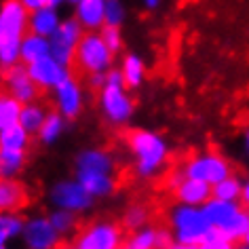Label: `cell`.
Masks as SVG:
<instances>
[{"mask_svg": "<svg viewBox=\"0 0 249 249\" xmlns=\"http://www.w3.org/2000/svg\"><path fill=\"white\" fill-rule=\"evenodd\" d=\"M28 32V11L19 0H7L0 7V66L7 68L19 61V45Z\"/></svg>", "mask_w": 249, "mask_h": 249, "instance_id": "cell-1", "label": "cell"}, {"mask_svg": "<svg viewBox=\"0 0 249 249\" xmlns=\"http://www.w3.org/2000/svg\"><path fill=\"white\" fill-rule=\"evenodd\" d=\"M129 148L135 157V169L142 178H148L160 169L167 157L165 142L150 131H133L129 135Z\"/></svg>", "mask_w": 249, "mask_h": 249, "instance_id": "cell-2", "label": "cell"}, {"mask_svg": "<svg viewBox=\"0 0 249 249\" xmlns=\"http://www.w3.org/2000/svg\"><path fill=\"white\" fill-rule=\"evenodd\" d=\"M99 106L110 123H124L133 114V102L124 91L121 70L106 72V83L102 87V93H99Z\"/></svg>", "mask_w": 249, "mask_h": 249, "instance_id": "cell-3", "label": "cell"}, {"mask_svg": "<svg viewBox=\"0 0 249 249\" xmlns=\"http://www.w3.org/2000/svg\"><path fill=\"white\" fill-rule=\"evenodd\" d=\"M114 53L106 47V42L99 32H85L76 47L74 64L80 72L95 74V72H108L112 66Z\"/></svg>", "mask_w": 249, "mask_h": 249, "instance_id": "cell-4", "label": "cell"}, {"mask_svg": "<svg viewBox=\"0 0 249 249\" xmlns=\"http://www.w3.org/2000/svg\"><path fill=\"white\" fill-rule=\"evenodd\" d=\"M171 224L173 230H176L178 243H186V245H195V247L205 239V234L211 228L209 220L205 217V211L192 207V205H184V207H178L173 211Z\"/></svg>", "mask_w": 249, "mask_h": 249, "instance_id": "cell-5", "label": "cell"}, {"mask_svg": "<svg viewBox=\"0 0 249 249\" xmlns=\"http://www.w3.org/2000/svg\"><path fill=\"white\" fill-rule=\"evenodd\" d=\"M85 34V28L80 26L76 19H61L59 28L49 36V47H51V55L64 66L74 64V55H76V47Z\"/></svg>", "mask_w": 249, "mask_h": 249, "instance_id": "cell-6", "label": "cell"}, {"mask_svg": "<svg viewBox=\"0 0 249 249\" xmlns=\"http://www.w3.org/2000/svg\"><path fill=\"white\" fill-rule=\"evenodd\" d=\"M53 207L68 209L72 213H83L93 205V196L85 190V186L78 179H61L49 192Z\"/></svg>", "mask_w": 249, "mask_h": 249, "instance_id": "cell-7", "label": "cell"}, {"mask_svg": "<svg viewBox=\"0 0 249 249\" xmlns=\"http://www.w3.org/2000/svg\"><path fill=\"white\" fill-rule=\"evenodd\" d=\"M74 247L76 249H121L123 228L112 222H95L78 234Z\"/></svg>", "mask_w": 249, "mask_h": 249, "instance_id": "cell-8", "label": "cell"}, {"mask_svg": "<svg viewBox=\"0 0 249 249\" xmlns=\"http://www.w3.org/2000/svg\"><path fill=\"white\" fill-rule=\"evenodd\" d=\"M21 243L26 249H57L61 236L57 230L53 228V224L45 215H36L23 222L21 228Z\"/></svg>", "mask_w": 249, "mask_h": 249, "instance_id": "cell-9", "label": "cell"}, {"mask_svg": "<svg viewBox=\"0 0 249 249\" xmlns=\"http://www.w3.org/2000/svg\"><path fill=\"white\" fill-rule=\"evenodd\" d=\"M4 87L7 93L19 104H30L36 102L38 97V85L34 83V78L30 76L28 66H23L21 61H17L15 66L7 68V76H4Z\"/></svg>", "mask_w": 249, "mask_h": 249, "instance_id": "cell-10", "label": "cell"}, {"mask_svg": "<svg viewBox=\"0 0 249 249\" xmlns=\"http://www.w3.org/2000/svg\"><path fill=\"white\" fill-rule=\"evenodd\" d=\"M30 76L34 78V83L38 85V89H55L59 83H64L70 74V66H64L61 61H57L53 55H47L38 61L28 66Z\"/></svg>", "mask_w": 249, "mask_h": 249, "instance_id": "cell-11", "label": "cell"}, {"mask_svg": "<svg viewBox=\"0 0 249 249\" xmlns=\"http://www.w3.org/2000/svg\"><path fill=\"white\" fill-rule=\"evenodd\" d=\"M230 167L222 157L217 154H207V157H198L192 159L188 165H186L184 176L186 178H195V179H203L207 184H217L220 179L228 178Z\"/></svg>", "mask_w": 249, "mask_h": 249, "instance_id": "cell-12", "label": "cell"}, {"mask_svg": "<svg viewBox=\"0 0 249 249\" xmlns=\"http://www.w3.org/2000/svg\"><path fill=\"white\" fill-rule=\"evenodd\" d=\"M55 106L64 118H74L83 110V91L74 76H68L64 83L55 87Z\"/></svg>", "mask_w": 249, "mask_h": 249, "instance_id": "cell-13", "label": "cell"}, {"mask_svg": "<svg viewBox=\"0 0 249 249\" xmlns=\"http://www.w3.org/2000/svg\"><path fill=\"white\" fill-rule=\"evenodd\" d=\"M59 23L61 17L57 13V7H53V4H45V7L28 13V30L34 34L47 36V38L59 28Z\"/></svg>", "mask_w": 249, "mask_h": 249, "instance_id": "cell-14", "label": "cell"}, {"mask_svg": "<svg viewBox=\"0 0 249 249\" xmlns=\"http://www.w3.org/2000/svg\"><path fill=\"white\" fill-rule=\"evenodd\" d=\"M106 0H78L76 2V19L89 32H95L104 26Z\"/></svg>", "mask_w": 249, "mask_h": 249, "instance_id": "cell-15", "label": "cell"}, {"mask_svg": "<svg viewBox=\"0 0 249 249\" xmlns=\"http://www.w3.org/2000/svg\"><path fill=\"white\" fill-rule=\"evenodd\" d=\"M176 192H178V198L184 205L196 207V205H205L211 198V184L195 178H184L176 188Z\"/></svg>", "mask_w": 249, "mask_h": 249, "instance_id": "cell-16", "label": "cell"}, {"mask_svg": "<svg viewBox=\"0 0 249 249\" xmlns=\"http://www.w3.org/2000/svg\"><path fill=\"white\" fill-rule=\"evenodd\" d=\"M47 55H51L49 38L28 30L26 36H23V40H21V45H19V61L23 66H30V64H34V61L47 57Z\"/></svg>", "mask_w": 249, "mask_h": 249, "instance_id": "cell-17", "label": "cell"}, {"mask_svg": "<svg viewBox=\"0 0 249 249\" xmlns=\"http://www.w3.org/2000/svg\"><path fill=\"white\" fill-rule=\"evenodd\" d=\"M76 179L85 186V190L89 192L93 198L108 196L114 190V176L104 171H76Z\"/></svg>", "mask_w": 249, "mask_h": 249, "instance_id": "cell-18", "label": "cell"}, {"mask_svg": "<svg viewBox=\"0 0 249 249\" xmlns=\"http://www.w3.org/2000/svg\"><path fill=\"white\" fill-rule=\"evenodd\" d=\"M76 171H104V173H114V160L106 150L89 148L83 150L76 159Z\"/></svg>", "mask_w": 249, "mask_h": 249, "instance_id": "cell-19", "label": "cell"}, {"mask_svg": "<svg viewBox=\"0 0 249 249\" xmlns=\"http://www.w3.org/2000/svg\"><path fill=\"white\" fill-rule=\"evenodd\" d=\"M26 203V190L13 178H0V211H17Z\"/></svg>", "mask_w": 249, "mask_h": 249, "instance_id": "cell-20", "label": "cell"}, {"mask_svg": "<svg viewBox=\"0 0 249 249\" xmlns=\"http://www.w3.org/2000/svg\"><path fill=\"white\" fill-rule=\"evenodd\" d=\"M47 114H49L47 108L42 104H38V102L21 104V110H19V118H17V123H19L30 135H34V133H38V129L42 127V123H45Z\"/></svg>", "mask_w": 249, "mask_h": 249, "instance_id": "cell-21", "label": "cell"}, {"mask_svg": "<svg viewBox=\"0 0 249 249\" xmlns=\"http://www.w3.org/2000/svg\"><path fill=\"white\" fill-rule=\"evenodd\" d=\"M239 209L241 207L234 201H217V198H213V201H207V203H205V207H203L205 217H207L209 224L213 228L222 226L224 222H228Z\"/></svg>", "mask_w": 249, "mask_h": 249, "instance_id": "cell-22", "label": "cell"}, {"mask_svg": "<svg viewBox=\"0 0 249 249\" xmlns=\"http://www.w3.org/2000/svg\"><path fill=\"white\" fill-rule=\"evenodd\" d=\"M64 129H66V118L59 114V112H49L42 127L38 129V140L42 142L45 146H51L55 144L61 135H64Z\"/></svg>", "mask_w": 249, "mask_h": 249, "instance_id": "cell-23", "label": "cell"}, {"mask_svg": "<svg viewBox=\"0 0 249 249\" xmlns=\"http://www.w3.org/2000/svg\"><path fill=\"white\" fill-rule=\"evenodd\" d=\"M28 146H30V133L19 123L11 124V127L0 131V148H9V150H28Z\"/></svg>", "mask_w": 249, "mask_h": 249, "instance_id": "cell-24", "label": "cell"}, {"mask_svg": "<svg viewBox=\"0 0 249 249\" xmlns=\"http://www.w3.org/2000/svg\"><path fill=\"white\" fill-rule=\"evenodd\" d=\"M26 150H9L0 148V178H15L23 169Z\"/></svg>", "mask_w": 249, "mask_h": 249, "instance_id": "cell-25", "label": "cell"}, {"mask_svg": "<svg viewBox=\"0 0 249 249\" xmlns=\"http://www.w3.org/2000/svg\"><path fill=\"white\" fill-rule=\"evenodd\" d=\"M247 228H249V215H247V211H243V209L236 211V213L230 217L228 222H224L222 226H217V230L232 243L243 239V236L247 234Z\"/></svg>", "mask_w": 249, "mask_h": 249, "instance_id": "cell-26", "label": "cell"}, {"mask_svg": "<svg viewBox=\"0 0 249 249\" xmlns=\"http://www.w3.org/2000/svg\"><path fill=\"white\" fill-rule=\"evenodd\" d=\"M121 74H123L124 87L135 89V87H140L142 80H144V61H142L138 55H127V57L123 59Z\"/></svg>", "mask_w": 249, "mask_h": 249, "instance_id": "cell-27", "label": "cell"}, {"mask_svg": "<svg viewBox=\"0 0 249 249\" xmlns=\"http://www.w3.org/2000/svg\"><path fill=\"white\" fill-rule=\"evenodd\" d=\"M23 220L17 211H0V236L4 241H13L21 236Z\"/></svg>", "mask_w": 249, "mask_h": 249, "instance_id": "cell-28", "label": "cell"}, {"mask_svg": "<svg viewBox=\"0 0 249 249\" xmlns=\"http://www.w3.org/2000/svg\"><path fill=\"white\" fill-rule=\"evenodd\" d=\"M124 249H159L157 228H138L124 243Z\"/></svg>", "mask_w": 249, "mask_h": 249, "instance_id": "cell-29", "label": "cell"}, {"mask_svg": "<svg viewBox=\"0 0 249 249\" xmlns=\"http://www.w3.org/2000/svg\"><path fill=\"white\" fill-rule=\"evenodd\" d=\"M19 110H21V104L11 97L9 93H2V95H0V131L17 123Z\"/></svg>", "mask_w": 249, "mask_h": 249, "instance_id": "cell-30", "label": "cell"}, {"mask_svg": "<svg viewBox=\"0 0 249 249\" xmlns=\"http://www.w3.org/2000/svg\"><path fill=\"white\" fill-rule=\"evenodd\" d=\"M241 182L236 178H224L217 184H213L211 188V196L217 198V201H236L241 196Z\"/></svg>", "mask_w": 249, "mask_h": 249, "instance_id": "cell-31", "label": "cell"}, {"mask_svg": "<svg viewBox=\"0 0 249 249\" xmlns=\"http://www.w3.org/2000/svg\"><path fill=\"white\" fill-rule=\"evenodd\" d=\"M49 220H51L53 228L57 230L59 236H68L76 230V213H72V211H68V209L55 207V211L49 215Z\"/></svg>", "mask_w": 249, "mask_h": 249, "instance_id": "cell-32", "label": "cell"}, {"mask_svg": "<svg viewBox=\"0 0 249 249\" xmlns=\"http://www.w3.org/2000/svg\"><path fill=\"white\" fill-rule=\"evenodd\" d=\"M195 249H232V241H228L220 230L211 226L209 232L205 234V239L198 243Z\"/></svg>", "mask_w": 249, "mask_h": 249, "instance_id": "cell-33", "label": "cell"}, {"mask_svg": "<svg viewBox=\"0 0 249 249\" xmlns=\"http://www.w3.org/2000/svg\"><path fill=\"white\" fill-rule=\"evenodd\" d=\"M146 220H148V209L144 205H133V207L127 209V213L123 217V224H124V228H129V230H138L144 226Z\"/></svg>", "mask_w": 249, "mask_h": 249, "instance_id": "cell-34", "label": "cell"}, {"mask_svg": "<svg viewBox=\"0 0 249 249\" xmlns=\"http://www.w3.org/2000/svg\"><path fill=\"white\" fill-rule=\"evenodd\" d=\"M124 19V9L121 0H106V13H104V26H114L121 28Z\"/></svg>", "mask_w": 249, "mask_h": 249, "instance_id": "cell-35", "label": "cell"}, {"mask_svg": "<svg viewBox=\"0 0 249 249\" xmlns=\"http://www.w3.org/2000/svg\"><path fill=\"white\" fill-rule=\"evenodd\" d=\"M99 34H102L106 47H108L112 53H118V51H121L123 38H121V32H118V28H114V26H104Z\"/></svg>", "mask_w": 249, "mask_h": 249, "instance_id": "cell-36", "label": "cell"}, {"mask_svg": "<svg viewBox=\"0 0 249 249\" xmlns=\"http://www.w3.org/2000/svg\"><path fill=\"white\" fill-rule=\"evenodd\" d=\"M19 2H21V7L26 9L28 13H30V11H36V9L45 7V4H51L49 0H19Z\"/></svg>", "mask_w": 249, "mask_h": 249, "instance_id": "cell-37", "label": "cell"}, {"mask_svg": "<svg viewBox=\"0 0 249 249\" xmlns=\"http://www.w3.org/2000/svg\"><path fill=\"white\" fill-rule=\"evenodd\" d=\"M241 196H243V201H245V205H249V182L243 186V190H241Z\"/></svg>", "mask_w": 249, "mask_h": 249, "instance_id": "cell-38", "label": "cell"}, {"mask_svg": "<svg viewBox=\"0 0 249 249\" xmlns=\"http://www.w3.org/2000/svg\"><path fill=\"white\" fill-rule=\"evenodd\" d=\"M169 249H195V245H186V243H178V245H171Z\"/></svg>", "mask_w": 249, "mask_h": 249, "instance_id": "cell-39", "label": "cell"}, {"mask_svg": "<svg viewBox=\"0 0 249 249\" xmlns=\"http://www.w3.org/2000/svg\"><path fill=\"white\" fill-rule=\"evenodd\" d=\"M144 4L148 9H157L159 7V0H144Z\"/></svg>", "mask_w": 249, "mask_h": 249, "instance_id": "cell-40", "label": "cell"}, {"mask_svg": "<svg viewBox=\"0 0 249 249\" xmlns=\"http://www.w3.org/2000/svg\"><path fill=\"white\" fill-rule=\"evenodd\" d=\"M49 2L53 4V7H57V4H61V2H66V0H49Z\"/></svg>", "mask_w": 249, "mask_h": 249, "instance_id": "cell-41", "label": "cell"}, {"mask_svg": "<svg viewBox=\"0 0 249 249\" xmlns=\"http://www.w3.org/2000/svg\"><path fill=\"white\" fill-rule=\"evenodd\" d=\"M245 146H247V152H249V131H247V138H245Z\"/></svg>", "mask_w": 249, "mask_h": 249, "instance_id": "cell-42", "label": "cell"}, {"mask_svg": "<svg viewBox=\"0 0 249 249\" xmlns=\"http://www.w3.org/2000/svg\"><path fill=\"white\" fill-rule=\"evenodd\" d=\"M243 239H245V243H247V245H249V228H247V234H245V236H243Z\"/></svg>", "mask_w": 249, "mask_h": 249, "instance_id": "cell-43", "label": "cell"}, {"mask_svg": "<svg viewBox=\"0 0 249 249\" xmlns=\"http://www.w3.org/2000/svg\"><path fill=\"white\" fill-rule=\"evenodd\" d=\"M0 249H9V243H4V245H0Z\"/></svg>", "mask_w": 249, "mask_h": 249, "instance_id": "cell-44", "label": "cell"}, {"mask_svg": "<svg viewBox=\"0 0 249 249\" xmlns=\"http://www.w3.org/2000/svg\"><path fill=\"white\" fill-rule=\"evenodd\" d=\"M68 2H74V4H76V2H78V0H68Z\"/></svg>", "mask_w": 249, "mask_h": 249, "instance_id": "cell-45", "label": "cell"}, {"mask_svg": "<svg viewBox=\"0 0 249 249\" xmlns=\"http://www.w3.org/2000/svg\"><path fill=\"white\" fill-rule=\"evenodd\" d=\"M241 249H249V245H247V247H241Z\"/></svg>", "mask_w": 249, "mask_h": 249, "instance_id": "cell-46", "label": "cell"}, {"mask_svg": "<svg viewBox=\"0 0 249 249\" xmlns=\"http://www.w3.org/2000/svg\"><path fill=\"white\" fill-rule=\"evenodd\" d=\"M72 249H76V247H72Z\"/></svg>", "mask_w": 249, "mask_h": 249, "instance_id": "cell-47", "label": "cell"}, {"mask_svg": "<svg viewBox=\"0 0 249 249\" xmlns=\"http://www.w3.org/2000/svg\"><path fill=\"white\" fill-rule=\"evenodd\" d=\"M121 249H124V247H121Z\"/></svg>", "mask_w": 249, "mask_h": 249, "instance_id": "cell-48", "label": "cell"}]
</instances>
